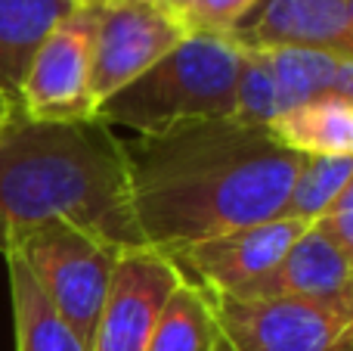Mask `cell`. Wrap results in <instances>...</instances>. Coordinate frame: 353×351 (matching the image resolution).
<instances>
[{"label":"cell","instance_id":"8","mask_svg":"<svg viewBox=\"0 0 353 351\" xmlns=\"http://www.w3.org/2000/svg\"><path fill=\"white\" fill-rule=\"evenodd\" d=\"M183 283L174 258L152 246L121 249L90 351H146L155 321Z\"/></svg>","mask_w":353,"mask_h":351},{"label":"cell","instance_id":"4","mask_svg":"<svg viewBox=\"0 0 353 351\" xmlns=\"http://www.w3.org/2000/svg\"><path fill=\"white\" fill-rule=\"evenodd\" d=\"M121 249L124 246L103 240L78 224L47 221L12 234L3 252H16L25 261L43 298L90 351Z\"/></svg>","mask_w":353,"mask_h":351},{"label":"cell","instance_id":"19","mask_svg":"<svg viewBox=\"0 0 353 351\" xmlns=\"http://www.w3.org/2000/svg\"><path fill=\"white\" fill-rule=\"evenodd\" d=\"M257 0H195L183 16L186 31H211V35H230L239 19L254 6Z\"/></svg>","mask_w":353,"mask_h":351},{"label":"cell","instance_id":"1","mask_svg":"<svg viewBox=\"0 0 353 351\" xmlns=\"http://www.w3.org/2000/svg\"><path fill=\"white\" fill-rule=\"evenodd\" d=\"M130 211L143 243L165 255L282 218L304 155L267 124L242 118L176 124L121 140Z\"/></svg>","mask_w":353,"mask_h":351},{"label":"cell","instance_id":"10","mask_svg":"<svg viewBox=\"0 0 353 351\" xmlns=\"http://www.w3.org/2000/svg\"><path fill=\"white\" fill-rule=\"evenodd\" d=\"M230 37L242 50H323L353 59V0H257Z\"/></svg>","mask_w":353,"mask_h":351},{"label":"cell","instance_id":"17","mask_svg":"<svg viewBox=\"0 0 353 351\" xmlns=\"http://www.w3.org/2000/svg\"><path fill=\"white\" fill-rule=\"evenodd\" d=\"M347 187H353V155H304L282 218L313 224Z\"/></svg>","mask_w":353,"mask_h":351},{"label":"cell","instance_id":"15","mask_svg":"<svg viewBox=\"0 0 353 351\" xmlns=\"http://www.w3.org/2000/svg\"><path fill=\"white\" fill-rule=\"evenodd\" d=\"M10 274L12 321H16V351H87L68 323L53 311V305L37 290L34 277L16 252H3Z\"/></svg>","mask_w":353,"mask_h":351},{"label":"cell","instance_id":"7","mask_svg":"<svg viewBox=\"0 0 353 351\" xmlns=\"http://www.w3.org/2000/svg\"><path fill=\"white\" fill-rule=\"evenodd\" d=\"M186 35V25L165 3H99L90 68L97 106L140 78Z\"/></svg>","mask_w":353,"mask_h":351},{"label":"cell","instance_id":"11","mask_svg":"<svg viewBox=\"0 0 353 351\" xmlns=\"http://www.w3.org/2000/svg\"><path fill=\"white\" fill-rule=\"evenodd\" d=\"M226 298H301L353 311V255L341 252L316 227H307L267 277L242 296Z\"/></svg>","mask_w":353,"mask_h":351},{"label":"cell","instance_id":"23","mask_svg":"<svg viewBox=\"0 0 353 351\" xmlns=\"http://www.w3.org/2000/svg\"><path fill=\"white\" fill-rule=\"evenodd\" d=\"M68 3L72 6H99L103 0H68Z\"/></svg>","mask_w":353,"mask_h":351},{"label":"cell","instance_id":"18","mask_svg":"<svg viewBox=\"0 0 353 351\" xmlns=\"http://www.w3.org/2000/svg\"><path fill=\"white\" fill-rule=\"evenodd\" d=\"M279 93H276V81L270 75L267 62L257 50H242V62H239V78H236V112L232 115L251 124H273L279 118Z\"/></svg>","mask_w":353,"mask_h":351},{"label":"cell","instance_id":"2","mask_svg":"<svg viewBox=\"0 0 353 351\" xmlns=\"http://www.w3.org/2000/svg\"><path fill=\"white\" fill-rule=\"evenodd\" d=\"M68 221L124 249L146 246L130 211L121 140L99 118L31 122L0 134V252L19 230Z\"/></svg>","mask_w":353,"mask_h":351},{"label":"cell","instance_id":"13","mask_svg":"<svg viewBox=\"0 0 353 351\" xmlns=\"http://www.w3.org/2000/svg\"><path fill=\"white\" fill-rule=\"evenodd\" d=\"M270 131L298 155H353V99L313 97L285 109Z\"/></svg>","mask_w":353,"mask_h":351},{"label":"cell","instance_id":"12","mask_svg":"<svg viewBox=\"0 0 353 351\" xmlns=\"http://www.w3.org/2000/svg\"><path fill=\"white\" fill-rule=\"evenodd\" d=\"M68 12V0H0V93L16 106L34 50Z\"/></svg>","mask_w":353,"mask_h":351},{"label":"cell","instance_id":"6","mask_svg":"<svg viewBox=\"0 0 353 351\" xmlns=\"http://www.w3.org/2000/svg\"><path fill=\"white\" fill-rule=\"evenodd\" d=\"M220 351H353V311L301 298H217Z\"/></svg>","mask_w":353,"mask_h":351},{"label":"cell","instance_id":"24","mask_svg":"<svg viewBox=\"0 0 353 351\" xmlns=\"http://www.w3.org/2000/svg\"><path fill=\"white\" fill-rule=\"evenodd\" d=\"M6 122H10V118H6ZM6 122H0V134H3V128H6Z\"/></svg>","mask_w":353,"mask_h":351},{"label":"cell","instance_id":"5","mask_svg":"<svg viewBox=\"0 0 353 351\" xmlns=\"http://www.w3.org/2000/svg\"><path fill=\"white\" fill-rule=\"evenodd\" d=\"M97 10L99 6H72L34 50L19 93V112L25 118L50 124L97 118L90 91Z\"/></svg>","mask_w":353,"mask_h":351},{"label":"cell","instance_id":"14","mask_svg":"<svg viewBox=\"0 0 353 351\" xmlns=\"http://www.w3.org/2000/svg\"><path fill=\"white\" fill-rule=\"evenodd\" d=\"M276 81L282 112L323 93L353 99V59L323 50H257ZM279 112V115H282Z\"/></svg>","mask_w":353,"mask_h":351},{"label":"cell","instance_id":"22","mask_svg":"<svg viewBox=\"0 0 353 351\" xmlns=\"http://www.w3.org/2000/svg\"><path fill=\"white\" fill-rule=\"evenodd\" d=\"M103 3H165V0H103Z\"/></svg>","mask_w":353,"mask_h":351},{"label":"cell","instance_id":"21","mask_svg":"<svg viewBox=\"0 0 353 351\" xmlns=\"http://www.w3.org/2000/svg\"><path fill=\"white\" fill-rule=\"evenodd\" d=\"M19 112V106L12 103L10 97H3V93H0V122H6V118H12Z\"/></svg>","mask_w":353,"mask_h":351},{"label":"cell","instance_id":"9","mask_svg":"<svg viewBox=\"0 0 353 351\" xmlns=\"http://www.w3.org/2000/svg\"><path fill=\"white\" fill-rule=\"evenodd\" d=\"M310 224L294 221V218H273V221L251 224V227H239L214 240L195 243L183 252H174L171 258L183 280L201 286L211 296H242L248 286H254L279 265L288 246Z\"/></svg>","mask_w":353,"mask_h":351},{"label":"cell","instance_id":"3","mask_svg":"<svg viewBox=\"0 0 353 351\" xmlns=\"http://www.w3.org/2000/svg\"><path fill=\"white\" fill-rule=\"evenodd\" d=\"M242 47L230 35L189 31L140 78L97 106L103 124L137 134H161L176 124L230 118L236 112V78Z\"/></svg>","mask_w":353,"mask_h":351},{"label":"cell","instance_id":"16","mask_svg":"<svg viewBox=\"0 0 353 351\" xmlns=\"http://www.w3.org/2000/svg\"><path fill=\"white\" fill-rule=\"evenodd\" d=\"M223 333L214 296L183 280L155 321L146 351H220Z\"/></svg>","mask_w":353,"mask_h":351},{"label":"cell","instance_id":"20","mask_svg":"<svg viewBox=\"0 0 353 351\" xmlns=\"http://www.w3.org/2000/svg\"><path fill=\"white\" fill-rule=\"evenodd\" d=\"M310 227H316L319 234L335 243L341 252L353 255V187H347Z\"/></svg>","mask_w":353,"mask_h":351}]
</instances>
